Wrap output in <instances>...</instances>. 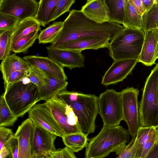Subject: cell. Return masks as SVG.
I'll list each match as a JSON object with an SVG mask.
<instances>
[{"label": "cell", "instance_id": "obj_40", "mask_svg": "<svg viewBox=\"0 0 158 158\" xmlns=\"http://www.w3.org/2000/svg\"><path fill=\"white\" fill-rule=\"evenodd\" d=\"M137 13L142 16L145 13L141 0H130Z\"/></svg>", "mask_w": 158, "mask_h": 158}, {"label": "cell", "instance_id": "obj_46", "mask_svg": "<svg viewBox=\"0 0 158 158\" xmlns=\"http://www.w3.org/2000/svg\"><path fill=\"white\" fill-rule=\"evenodd\" d=\"M157 98H158V85L157 88Z\"/></svg>", "mask_w": 158, "mask_h": 158}, {"label": "cell", "instance_id": "obj_10", "mask_svg": "<svg viewBox=\"0 0 158 158\" xmlns=\"http://www.w3.org/2000/svg\"><path fill=\"white\" fill-rule=\"evenodd\" d=\"M30 65L15 54L2 60L0 66L4 88L12 83L22 80L25 77Z\"/></svg>", "mask_w": 158, "mask_h": 158}, {"label": "cell", "instance_id": "obj_47", "mask_svg": "<svg viewBox=\"0 0 158 158\" xmlns=\"http://www.w3.org/2000/svg\"><path fill=\"white\" fill-rule=\"evenodd\" d=\"M90 158H94V157H91Z\"/></svg>", "mask_w": 158, "mask_h": 158}, {"label": "cell", "instance_id": "obj_5", "mask_svg": "<svg viewBox=\"0 0 158 158\" xmlns=\"http://www.w3.org/2000/svg\"><path fill=\"white\" fill-rule=\"evenodd\" d=\"M142 30L124 28L110 41L109 55L114 60L138 59L144 40Z\"/></svg>", "mask_w": 158, "mask_h": 158}, {"label": "cell", "instance_id": "obj_29", "mask_svg": "<svg viewBox=\"0 0 158 158\" xmlns=\"http://www.w3.org/2000/svg\"><path fill=\"white\" fill-rule=\"evenodd\" d=\"M38 32L35 31L12 42L11 51L15 53L27 52L38 38Z\"/></svg>", "mask_w": 158, "mask_h": 158}, {"label": "cell", "instance_id": "obj_1", "mask_svg": "<svg viewBox=\"0 0 158 158\" xmlns=\"http://www.w3.org/2000/svg\"><path fill=\"white\" fill-rule=\"evenodd\" d=\"M124 29L122 26L110 22L97 23L86 18L81 10L73 9L63 22L60 32L51 45L59 48L89 36L105 37L111 41Z\"/></svg>", "mask_w": 158, "mask_h": 158}, {"label": "cell", "instance_id": "obj_41", "mask_svg": "<svg viewBox=\"0 0 158 158\" xmlns=\"http://www.w3.org/2000/svg\"><path fill=\"white\" fill-rule=\"evenodd\" d=\"M144 158H158V141L154 145Z\"/></svg>", "mask_w": 158, "mask_h": 158}, {"label": "cell", "instance_id": "obj_18", "mask_svg": "<svg viewBox=\"0 0 158 158\" xmlns=\"http://www.w3.org/2000/svg\"><path fill=\"white\" fill-rule=\"evenodd\" d=\"M158 58V28L145 32L144 40L138 62L146 66L155 64Z\"/></svg>", "mask_w": 158, "mask_h": 158}, {"label": "cell", "instance_id": "obj_26", "mask_svg": "<svg viewBox=\"0 0 158 158\" xmlns=\"http://www.w3.org/2000/svg\"><path fill=\"white\" fill-rule=\"evenodd\" d=\"M87 136L79 132L65 135L62 139L66 147L74 152H77L86 147L88 141Z\"/></svg>", "mask_w": 158, "mask_h": 158}, {"label": "cell", "instance_id": "obj_42", "mask_svg": "<svg viewBox=\"0 0 158 158\" xmlns=\"http://www.w3.org/2000/svg\"><path fill=\"white\" fill-rule=\"evenodd\" d=\"M141 0L145 13L147 12L151 8L156 1V0Z\"/></svg>", "mask_w": 158, "mask_h": 158}, {"label": "cell", "instance_id": "obj_38", "mask_svg": "<svg viewBox=\"0 0 158 158\" xmlns=\"http://www.w3.org/2000/svg\"><path fill=\"white\" fill-rule=\"evenodd\" d=\"M14 135L11 129L5 127H0V151Z\"/></svg>", "mask_w": 158, "mask_h": 158}, {"label": "cell", "instance_id": "obj_22", "mask_svg": "<svg viewBox=\"0 0 158 158\" xmlns=\"http://www.w3.org/2000/svg\"><path fill=\"white\" fill-rule=\"evenodd\" d=\"M47 83L39 90L40 101H46L51 99L61 91L66 89L68 84L66 81L48 76Z\"/></svg>", "mask_w": 158, "mask_h": 158}, {"label": "cell", "instance_id": "obj_27", "mask_svg": "<svg viewBox=\"0 0 158 158\" xmlns=\"http://www.w3.org/2000/svg\"><path fill=\"white\" fill-rule=\"evenodd\" d=\"M110 12L109 22L123 24L125 0H105Z\"/></svg>", "mask_w": 158, "mask_h": 158}, {"label": "cell", "instance_id": "obj_24", "mask_svg": "<svg viewBox=\"0 0 158 158\" xmlns=\"http://www.w3.org/2000/svg\"><path fill=\"white\" fill-rule=\"evenodd\" d=\"M58 0H40L35 16L40 25L44 27L51 22L52 15Z\"/></svg>", "mask_w": 158, "mask_h": 158}, {"label": "cell", "instance_id": "obj_6", "mask_svg": "<svg viewBox=\"0 0 158 158\" xmlns=\"http://www.w3.org/2000/svg\"><path fill=\"white\" fill-rule=\"evenodd\" d=\"M158 63L146 78L139 110L141 127L158 126Z\"/></svg>", "mask_w": 158, "mask_h": 158}, {"label": "cell", "instance_id": "obj_7", "mask_svg": "<svg viewBox=\"0 0 158 158\" xmlns=\"http://www.w3.org/2000/svg\"><path fill=\"white\" fill-rule=\"evenodd\" d=\"M98 113L103 125H119L123 119L122 102L120 92L113 89H106L98 97Z\"/></svg>", "mask_w": 158, "mask_h": 158}, {"label": "cell", "instance_id": "obj_20", "mask_svg": "<svg viewBox=\"0 0 158 158\" xmlns=\"http://www.w3.org/2000/svg\"><path fill=\"white\" fill-rule=\"evenodd\" d=\"M80 10L86 18L97 23L109 22L110 12L105 0H88Z\"/></svg>", "mask_w": 158, "mask_h": 158}, {"label": "cell", "instance_id": "obj_43", "mask_svg": "<svg viewBox=\"0 0 158 158\" xmlns=\"http://www.w3.org/2000/svg\"><path fill=\"white\" fill-rule=\"evenodd\" d=\"M10 153L9 149L6 146H4L0 151V158H5Z\"/></svg>", "mask_w": 158, "mask_h": 158}, {"label": "cell", "instance_id": "obj_11", "mask_svg": "<svg viewBox=\"0 0 158 158\" xmlns=\"http://www.w3.org/2000/svg\"><path fill=\"white\" fill-rule=\"evenodd\" d=\"M29 118L41 127L57 136L62 137L64 133L44 103L35 104L28 112Z\"/></svg>", "mask_w": 158, "mask_h": 158}, {"label": "cell", "instance_id": "obj_15", "mask_svg": "<svg viewBox=\"0 0 158 158\" xmlns=\"http://www.w3.org/2000/svg\"><path fill=\"white\" fill-rule=\"evenodd\" d=\"M46 48L48 57L63 68L72 70L84 66L85 57L81 52L53 48L51 45Z\"/></svg>", "mask_w": 158, "mask_h": 158}, {"label": "cell", "instance_id": "obj_39", "mask_svg": "<svg viewBox=\"0 0 158 158\" xmlns=\"http://www.w3.org/2000/svg\"><path fill=\"white\" fill-rule=\"evenodd\" d=\"M6 146L10 150L13 158H18L19 151V143L18 138L14 135L4 146Z\"/></svg>", "mask_w": 158, "mask_h": 158}, {"label": "cell", "instance_id": "obj_4", "mask_svg": "<svg viewBox=\"0 0 158 158\" xmlns=\"http://www.w3.org/2000/svg\"><path fill=\"white\" fill-rule=\"evenodd\" d=\"M4 89L6 102L18 118L23 117L40 101L37 87L25 78L10 84Z\"/></svg>", "mask_w": 158, "mask_h": 158}, {"label": "cell", "instance_id": "obj_44", "mask_svg": "<svg viewBox=\"0 0 158 158\" xmlns=\"http://www.w3.org/2000/svg\"><path fill=\"white\" fill-rule=\"evenodd\" d=\"M35 158H47V156L44 155H40L37 156Z\"/></svg>", "mask_w": 158, "mask_h": 158}, {"label": "cell", "instance_id": "obj_31", "mask_svg": "<svg viewBox=\"0 0 158 158\" xmlns=\"http://www.w3.org/2000/svg\"><path fill=\"white\" fill-rule=\"evenodd\" d=\"M18 118L9 107L3 94L0 98V127L12 126Z\"/></svg>", "mask_w": 158, "mask_h": 158}, {"label": "cell", "instance_id": "obj_16", "mask_svg": "<svg viewBox=\"0 0 158 158\" xmlns=\"http://www.w3.org/2000/svg\"><path fill=\"white\" fill-rule=\"evenodd\" d=\"M23 58L45 75L64 81L67 79L63 68L48 57L30 55L25 56Z\"/></svg>", "mask_w": 158, "mask_h": 158}, {"label": "cell", "instance_id": "obj_14", "mask_svg": "<svg viewBox=\"0 0 158 158\" xmlns=\"http://www.w3.org/2000/svg\"><path fill=\"white\" fill-rule=\"evenodd\" d=\"M138 62V60L133 59L114 60L103 76L101 84L107 86L122 81L132 73Z\"/></svg>", "mask_w": 158, "mask_h": 158}, {"label": "cell", "instance_id": "obj_2", "mask_svg": "<svg viewBox=\"0 0 158 158\" xmlns=\"http://www.w3.org/2000/svg\"><path fill=\"white\" fill-rule=\"evenodd\" d=\"M129 134L128 131L119 125H103L99 133L88 142L85 158H103L113 152L119 155L129 141Z\"/></svg>", "mask_w": 158, "mask_h": 158}, {"label": "cell", "instance_id": "obj_45", "mask_svg": "<svg viewBox=\"0 0 158 158\" xmlns=\"http://www.w3.org/2000/svg\"><path fill=\"white\" fill-rule=\"evenodd\" d=\"M5 158H13L12 154L10 153Z\"/></svg>", "mask_w": 158, "mask_h": 158}, {"label": "cell", "instance_id": "obj_8", "mask_svg": "<svg viewBox=\"0 0 158 158\" xmlns=\"http://www.w3.org/2000/svg\"><path fill=\"white\" fill-rule=\"evenodd\" d=\"M63 131L64 135L81 132L73 109L56 95L44 103Z\"/></svg>", "mask_w": 158, "mask_h": 158}, {"label": "cell", "instance_id": "obj_13", "mask_svg": "<svg viewBox=\"0 0 158 158\" xmlns=\"http://www.w3.org/2000/svg\"><path fill=\"white\" fill-rule=\"evenodd\" d=\"M34 127V122L29 118L19 126L14 135L18 140V158H35L36 156L33 145Z\"/></svg>", "mask_w": 158, "mask_h": 158}, {"label": "cell", "instance_id": "obj_35", "mask_svg": "<svg viewBox=\"0 0 158 158\" xmlns=\"http://www.w3.org/2000/svg\"><path fill=\"white\" fill-rule=\"evenodd\" d=\"M19 21L14 16L0 12V30L14 28Z\"/></svg>", "mask_w": 158, "mask_h": 158}, {"label": "cell", "instance_id": "obj_9", "mask_svg": "<svg viewBox=\"0 0 158 158\" xmlns=\"http://www.w3.org/2000/svg\"><path fill=\"white\" fill-rule=\"evenodd\" d=\"M139 90L128 87L120 92L122 104L123 119L126 123L132 138L136 137L141 127L139 114L138 97Z\"/></svg>", "mask_w": 158, "mask_h": 158}, {"label": "cell", "instance_id": "obj_19", "mask_svg": "<svg viewBox=\"0 0 158 158\" xmlns=\"http://www.w3.org/2000/svg\"><path fill=\"white\" fill-rule=\"evenodd\" d=\"M34 125L33 145L35 155L48 156L56 150L54 142L57 136L38 125Z\"/></svg>", "mask_w": 158, "mask_h": 158}, {"label": "cell", "instance_id": "obj_12", "mask_svg": "<svg viewBox=\"0 0 158 158\" xmlns=\"http://www.w3.org/2000/svg\"><path fill=\"white\" fill-rule=\"evenodd\" d=\"M38 5L35 0H0V12L14 16L21 21L35 17Z\"/></svg>", "mask_w": 158, "mask_h": 158}, {"label": "cell", "instance_id": "obj_23", "mask_svg": "<svg viewBox=\"0 0 158 158\" xmlns=\"http://www.w3.org/2000/svg\"><path fill=\"white\" fill-rule=\"evenodd\" d=\"M40 26L34 17L20 21L14 30L12 42L33 32L40 31Z\"/></svg>", "mask_w": 158, "mask_h": 158}, {"label": "cell", "instance_id": "obj_30", "mask_svg": "<svg viewBox=\"0 0 158 158\" xmlns=\"http://www.w3.org/2000/svg\"><path fill=\"white\" fill-rule=\"evenodd\" d=\"M158 28V0H156L151 8L142 16V30L145 32Z\"/></svg>", "mask_w": 158, "mask_h": 158}, {"label": "cell", "instance_id": "obj_28", "mask_svg": "<svg viewBox=\"0 0 158 158\" xmlns=\"http://www.w3.org/2000/svg\"><path fill=\"white\" fill-rule=\"evenodd\" d=\"M63 24V22H55L41 31L38 37L39 43L52 44L59 35L62 28Z\"/></svg>", "mask_w": 158, "mask_h": 158}, {"label": "cell", "instance_id": "obj_34", "mask_svg": "<svg viewBox=\"0 0 158 158\" xmlns=\"http://www.w3.org/2000/svg\"><path fill=\"white\" fill-rule=\"evenodd\" d=\"M75 2V0H58L52 15L51 22L69 11L70 7Z\"/></svg>", "mask_w": 158, "mask_h": 158}, {"label": "cell", "instance_id": "obj_3", "mask_svg": "<svg viewBox=\"0 0 158 158\" xmlns=\"http://www.w3.org/2000/svg\"><path fill=\"white\" fill-rule=\"evenodd\" d=\"M58 96L73 109L81 132L88 135L96 128L95 120L99 114L98 97L94 94L63 90Z\"/></svg>", "mask_w": 158, "mask_h": 158}, {"label": "cell", "instance_id": "obj_21", "mask_svg": "<svg viewBox=\"0 0 158 158\" xmlns=\"http://www.w3.org/2000/svg\"><path fill=\"white\" fill-rule=\"evenodd\" d=\"M109 39L98 36H89L82 38L63 45L59 48L81 52L86 49L98 50L108 48Z\"/></svg>", "mask_w": 158, "mask_h": 158}, {"label": "cell", "instance_id": "obj_17", "mask_svg": "<svg viewBox=\"0 0 158 158\" xmlns=\"http://www.w3.org/2000/svg\"><path fill=\"white\" fill-rule=\"evenodd\" d=\"M158 141V126L141 127L137 132L134 143L136 158H144Z\"/></svg>", "mask_w": 158, "mask_h": 158}, {"label": "cell", "instance_id": "obj_33", "mask_svg": "<svg viewBox=\"0 0 158 158\" xmlns=\"http://www.w3.org/2000/svg\"><path fill=\"white\" fill-rule=\"evenodd\" d=\"M24 78L35 85L39 90L48 84V76L30 65Z\"/></svg>", "mask_w": 158, "mask_h": 158}, {"label": "cell", "instance_id": "obj_37", "mask_svg": "<svg viewBox=\"0 0 158 158\" xmlns=\"http://www.w3.org/2000/svg\"><path fill=\"white\" fill-rule=\"evenodd\" d=\"M136 137L132 138L122 152L116 158H136L134 143Z\"/></svg>", "mask_w": 158, "mask_h": 158}, {"label": "cell", "instance_id": "obj_32", "mask_svg": "<svg viewBox=\"0 0 158 158\" xmlns=\"http://www.w3.org/2000/svg\"><path fill=\"white\" fill-rule=\"evenodd\" d=\"M14 28L0 30V59L3 60L10 55Z\"/></svg>", "mask_w": 158, "mask_h": 158}, {"label": "cell", "instance_id": "obj_36", "mask_svg": "<svg viewBox=\"0 0 158 158\" xmlns=\"http://www.w3.org/2000/svg\"><path fill=\"white\" fill-rule=\"evenodd\" d=\"M74 152L68 148L56 149L51 152L47 156V158H77Z\"/></svg>", "mask_w": 158, "mask_h": 158}, {"label": "cell", "instance_id": "obj_25", "mask_svg": "<svg viewBox=\"0 0 158 158\" xmlns=\"http://www.w3.org/2000/svg\"><path fill=\"white\" fill-rule=\"evenodd\" d=\"M123 24L125 28L142 30V16L137 13L130 0H125Z\"/></svg>", "mask_w": 158, "mask_h": 158}]
</instances>
